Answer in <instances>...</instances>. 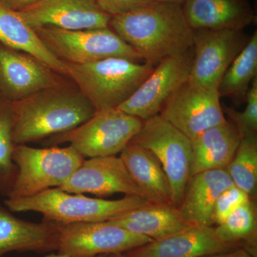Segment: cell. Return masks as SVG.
<instances>
[{"label":"cell","mask_w":257,"mask_h":257,"mask_svg":"<svg viewBox=\"0 0 257 257\" xmlns=\"http://www.w3.org/2000/svg\"><path fill=\"white\" fill-rule=\"evenodd\" d=\"M193 58L192 47L182 55L164 59L136 92L118 108L143 121L160 114L171 96L188 81Z\"/></svg>","instance_id":"11"},{"label":"cell","mask_w":257,"mask_h":257,"mask_svg":"<svg viewBox=\"0 0 257 257\" xmlns=\"http://www.w3.org/2000/svg\"><path fill=\"white\" fill-rule=\"evenodd\" d=\"M249 38L243 30H194V58L187 82L217 90L225 72Z\"/></svg>","instance_id":"9"},{"label":"cell","mask_w":257,"mask_h":257,"mask_svg":"<svg viewBox=\"0 0 257 257\" xmlns=\"http://www.w3.org/2000/svg\"><path fill=\"white\" fill-rule=\"evenodd\" d=\"M154 1L156 0H95L99 8L111 17L124 14Z\"/></svg>","instance_id":"30"},{"label":"cell","mask_w":257,"mask_h":257,"mask_svg":"<svg viewBox=\"0 0 257 257\" xmlns=\"http://www.w3.org/2000/svg\"><path fill=\"white\" fill-rule=\"evenodd\" d=\"M47 48L60 60L68 63H92L108 58H124L143 62L133 47L110 28L94 30H35Z\"/></svg>","instance_id":"7"},{"label":"cell","mask_w":257,"mask_h":257,"mask_svg":"<svg viewBox=\"0 0 257 257\" xmlns=\"http://www.w3.org/2000/svg\"><path fill=\"white\" fill-rule=\"evenodd\" d=\"M130 143L147 149L160 161L170 181L174 205L179 207L190 179V139L158 114L144 121Z\"/></svg>","instance_id":"8"},{"label":"cell","mask_w":257,"mask_h":257,"mask_svg":"<svg viewBox=\"0 0 257 257\" xmlns=\"http://www.w3.org/2000/svg\"><path fill=\"white\" fill-rule=\"evenodd\" d=\"M156 1L165 2V3H176V4L182 5L184 0H156Z\"/></svg>","instance_id":"33"},{"label":"cell","mask_w":257,"mask_h":257,"mask_svg":"<svg viewBox=\"0 0 257 257\" xmlns=\"http://www.w3.org/2000/svg\"><path fill=\"white\" fill-rule=\"evenodd\" d=\"M46 257H69L67 256H65V255H61L57 253V254H50L49 256ZM94 257H105V255H99V256H94Z\"/></svg>","instance_id":"35"},{"label":"cell","mask_w":257,"mask_h":257,"mask_svg":"<svg viewBox=\"0 0 257 257\" xmlns=\"http://www.w3.org/2000/svg\"><path fill=\"white\" fill-rule=\"evenodd\" d=\"M152 241L108 221L60 224L57 251L69 257H94L126 253Z\"/></svg>","instance_id":"10"},{"label":"cell","mask_w":257,"mask_h":257,"mask_svg":"<svg viewBox=\"0 0 257 257\" xmlns=\"http://www.w3.org/2000/svg\"><path fill=\"white\" fill-rule=\"evenodd\" d=\"M204 257H255L243 248H238L236 249L226 251V252L216 253Z\"/></svg>","instance_id":"32"},{"label":"cell","mask_w":257,"mask_h":257,"mask_svg":"<svg viewBox=\"0 0 257 257\" xmlns=\"http://www.w3.org/2000/svg\"><path fill=\"white\" fill-rule=\"evenodd\" d=\"M65 64L67 76L76 82L96 111L119 107L155 69L145 62L117 57L92 63Z\"/></svg>","instance_id":"4"},{"label":"cell","mask_w":257,"mask_h":257,"mask_svg":"<svg viewBox=\"0 0 257 257\" xmlns=\"http://www.w3.org/2000/svg\"><path fill=\"white\" fill-rule=\"evenodd\" d=\"M59 189L71 194L88 193L99 197L122 193L125 196L144 197L123 161L116 156L96 157L84 160L73 175Z\"/></svg>","instance_id":"14"},{"label":"cell","mask_w":257,"mask_h":257,"mask_svg":"<svg viewBox=\"0 0 257 257\" xmlns=\"http://www.w3.org/2000/svg\"><path fill=\"white\" fill-rule=\"evenodd\" d=\"M34 30H94L109 28L111 15L99 8L95 0H40L18 12Z\"/></svg>","instance_id":"13"},{"label":"cell","mask_w":257,"mask_h":257,"mask_svg":"<svg viewBox=\"0 0 257 257\" xmlns=\"http://www.w3.org/2000/svg\"><path fill=\"white\" fill-rule=\"evenodd\" d=\"M257 77V32L251 37L246 46L234 59L225 72L219 87L220 97H229L245 101L253 79Z\"/></svg>","instance_id":"24"},{"label":"cell","mask_w":257,"mask_h":257,"mask_svg":"<svg viewBox=\"0 0 257 257\" xmlns=\"http://www.w3.org/2000/svg\"><path fill=\"white\" fill-rule=\"evenodd\" d=\"M233 185L226 169L204 171L192 176L179 207L181 214L193 224L211 226L216 199Z\"/></svg>","instance_id":"20"},{"label":"cell","mask_w":257,"mask_h":257,"mask_svg":"<svg viewBox=\"0 0 257 257\" xmlns=\"http://www.w3.org/2000/svg\"><path fill=\"white\" fill-rule=\"evenodd\" d=\"M50 68L31 56L0 44V95L16 102L57 87Z\"/></svg>","instance_id":"15"},{"label":"cell","mask_w":257,"mask_h":257,"mask_svg":"<svg viewBox=\"0 0 257 257\" xmlns=\"http://www.w3.org/2000/svg\"><path fill=\"white\" fill-rule=\"evenodd\" d=\"M226 170L234 185L254 199L257 192V135L241 138Z\"/></svg>","instance_id":"26"},{"label":"cell","mask_w":257,"mask_h":257,"mask_svg":"<svg viewBox=\"0 0 257 257\" xmlns=\"http://www.w3.org/2000/svg\"><path fill=\"white\" fill-rule=\"evenodd\" d=\"M245 101L246 106L243 111L222 106L223 111L229 116L241 138L257 135V77L251 83Z\"/></svg>","instance_id":"28"},{"label":"cell","mask_w":257,"mask_h":257,"mask_svg":"<svg viewBox=\"0 0 257 257\" xmlns=\"http://www.w3.org/2000/svg\"><path fill=\"white\" fill-rule=\"evenodd\" d=\"M109 28L130 45L145 63L155 66L193 47V31L182 6L154 1L111 17Z\"/></svg>","instance_id":"1"},{"label":"cell","mask_w":257,"mask_h":257,"mask_svg":"<svg viewBox=\"0 0 257 257\" xmlns=\"http://www.w3.org/2000/svg\"><path fill=\"white\" fill-rule=\"evenodd\" d=\"M182 6L193 30H243L256 21L248 0H184Z\"/></svg>","instance_id":"18"},{"label":"cell","mask_w":257,"mask_h":257,"mask_svg":"<svg viewBox=\"0 0 257 257\" xmlns=\"http://www.w3.org/2000/svg\"><path fill=\"white\" fill-rule=\"evenodd\" d=\"M253 200L243 203L214 229L216 236L224 242L243 248L256 257V209Z\"/></svg>","instance_id":"25"},{"label":"cell","mask_w":257,"mask_h":257,"mask_svg":"<svg viewBox=\"0 0 257 257\" xmlns=\"http://www.w3.org/2000/svg\"><path fill=\"white\" fill-rule=\"evenodd\" d=\"M15 145L67 133L86 122L96 109L80 91L57 87L12 103Z\"/></svg>","instance_id":"2"},{"label":"cell","mask_w":257,"mask_h":257,"mask_svg":"<svg viewBox=\"0 0 257 257\" xmlns=\"http://www.w3.org/2000/svg\"><path fill=\"white\" fill-rule=\"evenodd\" d=\"M4 203L11 211H35L43 215V220L62 224L107 221L152 204L138 195L105 200L85 197L82 194H71L57 187L46 189L32 197L7 198Z\"/></svg>","instance_id":"3"},{"label":"cell","mask_w":257,"mask_h":257,"mask_svg":"<svg viewBox=\"0 0 257 257\" xmlns=\"http://www.w3.org/2000/svg\"><path fill=\"white\" fill-rule=\"evenodd\" d=\"M105 257H133L125 255L124 253H111V254H106Z\"/></svg>","instance_id":"34"},{"label":"cell","mask_w":257,"mask_h":257,"mask_svg":"<svg viewBox=\"0 0 257 257\" xmlns=\"http://www.w3.org/2000/svg\"><path fill=\"white\" fill-rule=\"evenodd\" d=\"M60 224L19 219L0 204V257L10 252L45 253L57 251Z\"/></svg>","instance_id":"17"},{"label":"cell","mask_w":257,"mask_h":257,"mask_svg":"<svg viewBox=\"0 0 257 257\" xmlns=\"http://www.w3.org/2000/svg\"><path fill=\"white\" fill-rule=\"evenodd\" d=\"M241 140L234 125L227 120L191 139L190 177L204 171L227 169Z\"/></svg>","instance_id":"19"},{"label":"cell","mask_w":257,"mask_h":257,"mask_svg":"<svg viewBox=\"0 0 257 257\" xmlns=\"http://www.w3.org/2000/svg\"><path fill=\"white\" fill-rule=\"evenodd\" d=\"M143 122L119 108L103 109L74 130L51 137L47 145L70 143L84 158L116 156L140 131Z\"/></svg>","instance_id":"6"},{"label":"cell","mask_w":257,"mask_h":257,"mask_svg":"<svg viewBox=\"0 0 257 257\" xmlns=\"http://www.w3.org/2000/svg\"><path fill=\"white\" fill-rule=\"evenodd\" d=\"M217 90L187 82L167 101L160 116L189 139L226 121Z\"/></svg>","instance_id":"12"},{"label":"cell","mask_w":257,"mask_h":257,"mask_svg":"<svg viewBox=\"0 0 257 257\" xmlns=\"http://www.w3.org/2000/svg\"><path fill=\"white\" fill-rule=\"evenodd\" d=\"M132 232L160 240L195 225L185 219L174 204H153L107 221Z\"/></svg>","instance_id":"23"},{"label":"cell","mask_w":257,"mask_h":257,"mask_svg":"<svg viewBox=\"0 0 257 257\" xmlns=\"http://www.w3.org/2000/svg\"><path fill=\"white\" fill-rule=\"evenodd\" d=\"M250 198L243 191L233 185L225 189L216 199L212 215V224L223 222L240 205Z\"/></svg>","instance_id":"29"},{"label":"cell","mask_w":257,"mask_h":257,"mask_svg":"<svg viewBox=\"0 0 257 257\" xmlns=\"http://www.w3.org/2000/svg\"><path fill=\"white\" fill-rule=\"evenodd\" d=\"M0 44L31 56L51 70L67 76L65 62L60 60L42 41L18 12L0 2Z\"/></svg>","instance_id":"22"},{"label":"cell","mask_w":257,"mask_h":257,"mask_svg":"<svg viewBox=\"0 0 257 257\" xmlns=\"http://www.w3.org/2000/svg\"><path fill=\"white\" fill-rule=\"evenodd\" d=\"M12 159L18 174L9 199L32 197L65 183L85 160L70 145L34 148L16 145Z\"/></svg>","instance_id":"5"},{"label":"cell","mask_w":257,"mask_h":257,"mask_svg":"<svg viewBox=\"0 0 257 257\" xmlns=\"http://www.w3.org/2000/svg\"><path fill=\"white\" fill-rule=\"evenodd\" d=\"M40 1V0H0L5 6L16 12L26 9Z\"/></svg>","instance_id":"31"},{"label":"cell","mask_w":257,"mask_h":257,"mask_svg":"<svg viewBox=\"0 0 257 257\" xmlns=\"http://www.w3.org/2000/svg\"><path fill=\"white\" fill-rule=\"evenodd\" d=\"M238 248L219 239L211 226L195 224L124 253L133 257H204Z\"/></svg>","instance_id":"16"},{"label":"cell","mask_w":257,"mask_h":257,"mask_svg":"<svg viewBox=\"0 0 257 257\" xmlns=\"http://www.w3.org/2000/svg\"><path fill=\"white\" fill-rule=\"evenodd\" d=\"M0 101V195L8 197L14 186L18 167L12 159L14 114L12 102Z\"/></svg>","instance_id":"27"},{"label":"cell","mask_w":257,"mask_h":257,"mask_svg":"<svg viewBox=\"0 0 257 257\" xmlns=\"http://www.w3.org/2000/svg\"><path fill=\"white\" fill-rule=\"evenodd\" d=\"M119 157L147 200L153 204H174L170 181L151 152L128 143Z\"/></svg>","instance_id":"21"}]
</instances>
